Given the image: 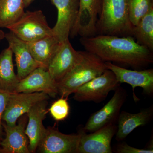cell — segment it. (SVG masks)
<instances>
[{"label": "cell", "mask_w": 153, "mask_h": 153, "mask_svg": "<svg viewBox=\"0 0 153 153\" xmlns=\"http://www.w3.org/2000/svg\"><path fill=\"white\" fill-rule=\"evenodd\" d=\"M10 93L0 89V142L2 140L4 132L2 123V116L4 111Z\"/></svg>", "instance_id": "cell-25"}, {"label": "cell", "mask_w": 153, "mask_h": 153, "mask_svg": "<svg viewBox=\"0 0 153 153\" xmlns=\"http://www.w3.org/2000/svg\"><path fill=\"white\" fill-rule=\"evenodd\" d=\"M107 69L113 72L118 82L126 83L131 85L135 101L138 99L135 94V88H142L144 94L152 95L153 94V69L132 70L117 66L111 62H105Z\"/></svg>", "instance_id": "cell-12"}, {"label": "cell", "mask_w": 153, "mask_h": 153, "mask_svg": "<svg viewBox=\"0 0 153 153\" xmlns=\"http://www.w3.org/2000/svg\"><path fill=\"white\" fill-rule=\"evenodd\" d=\"M81 58L74 68L57 83L58 92L67 98L77 88L102 74L107 69L105 62L87 51H81Z\"/></svg>", "instance_id": "cell-3"}, {"label": "cell", "mask_w": 153, "mask_h": 153, "mask_svg": "<svg viewBox=\"0 0 153 153\" xmlns=\"http://www.w3.org/2000/svg\"><path fill=\"white\" fill-rule=\"evenodd\" d=\"M152 107L145 108L137 113L122 111L120 113L117 118L118 124L116 139L122 140L134 129L149 123L153 117Z\"/></svg>", "instance_id": "cell-18"}, {"label": "cell", "mask_w": 153, "mask_h": 153, "mask_svg": "<svg viewBox=\"0 0 153 153\" xmlns=\"http://www.w3.org/2000/svg\"><path fill=\"white\" fill-rule=\"evenodd\" d=\"M69 111L70 107L67 98L63 97L55 101L49 109L52 117L57 121L66 119L69 114Z\"/></svg>", "instance_id": "cell-24"}, {"label": "cell", "mask_w": 153, "mask_h": 153, "mask_svg": "<svg viewBox=\"0 0 153 153\" xmlns=\"http://www.w3.org/2000/svg\"><path fill=\"white\" fill-rule=\"evenodd\" d=\"M61 43L55 36L52 35L27 43L36 62L42 67L48 69Z\"/></svg>", "instance_id": "cell-19"}, {"label": "cell", "mask_w": 153, "mask_h": 153, "mask_svg": "<svg viewBox=\"0 0 153 153\" xmlns=\"http://www.w3.org/2000/svg\"><path fill=\"white\" fill-rule=\"evenodd\" d=\"M102 0H79V12L69 37H89L96 34L97 22Z\"/></svg>", "instance_id": "cell-10"}, {"label": "cell", "mask_w": 153, "mask_h": 153, "mask_svg": "<svg viewBox=\"0 0 153 153\" xmlns=\"http://www.w3.org/2000/svg\"><path fill=\"white\" fill-rule=\"evenodd\" d=\"M115 152L117 153H153V149H145L133 147L125 143L117 145L116 148Z\"/></svg>", "instance_id": "cell-26"}, {"label": "cell", "mask_w": 153, "mask_h": 153, "mask_svg": "<svg viewBox=\"0 0 153 153\" xmlns=\"http://www.w3.org/2000/svg\"><path fill=\"white\" fill-rule=\"evenodd\" d=\"M47 100L39 102L27 113L28 122L25 133L29 139L30 153L36 152L38 143L46 129L43 122L47 113Z\"/></svg>", "instance_id": "cell-17"}, {"label": "cell", "mask_w": 153, "mask_h": 153, "mask_svg": "<svg viewBox=\"0 0 153 153\" xmlns=\"http://www.w3.org/2000/svg\"><path fill=\"white\" fill-rule=\"evenodd\" d=\"M127 0H102L97 22L96 35L132 37Z\"/></svg>", "instance_id": "cell-2"}, {"label": "cell", "mask_w": 153, "mask_h": 153, "mask_svg": "<svg viewBox=\"0 0 153 153\" xmlns=\"http://www.w3.org/2000/svg\"><path fill=\"white\" fill-rule=\"evenodd\" d=\"M5 37V33L0 29V43L3 39H4Z\"/></svg>", "instance_id": "cell-28"}, {"label": "cell", "mask_w": 153, "mask_h": 153, "mask_svg": "<svg viewBox=\"0 0 153 153\" xmlns=\"http://www.w3.org/2000/svg\"><path fill=\"white\" fill-rule=\"evenodd\" d=\"M81 51L72 47L69 39L61 42L58 50L48 66L52 79L58 83L68 74L80 60Z\"/></svg>", "instance_id": "cell-14"}, {"label": "cell", "mask_w": 153, "mask_h": 153, "mask_svg": "<svg viewBox=\"0 0 153 153\" xmlns=\"http://www.w3.org/2000/svg\"><path fill=\"white\" fill-rule=\"evenodd\" d=\"M126 97L125 90L118 86L109 101L101 109L91 115L82 128L83 130L86 133L93 132L109 124L114 123L117 120Z\"/></svg>", "instance_id": "cell-9"}, {"label": "cell", "mask_w": 153, "mask_h": 153, "mask_svg": "<svg viewBox=\"0 0 153 153\" xmlns=\"http://www.w3.org/2000/svg\"><path fill=\"white\" fill-rule=\"evenodd\" d=\"M129 19L133 26L153 9V0H127Z\"/></svg>", "instance_id": "cell-23"}, {"label": "cell", "mask_w": 153, "mask_h": 153, "mask_svg": "<svg viewBox=\"0 0 153 153\" xmlns=\"http://www.w3.org/2000/svg\"><path fill=\"white\" fill-rule=\"evenodd\" d=\"M120 83L112 71L106 69L95 78L79 87L74 92L73 98L78 102H101L111 91L115 90Z\"/></svg>", "instance_id": "cell-5"}, {"label": "cell", "mask_w": 153, "mask_h": 153, "mask_svg": "<svg viewBox=\"0 0 153 153\" xmlns=\"http://www.w3.org/2000/svg\"><path fill=\"white\" fill-rule=\"evenodd\" d=\"M10 32L27 43L53 35L52 28L47 23L42 11H27L7 28Z\"/></svg>", "instance_id": "cell-4"}, {"label": "cell", "mask_w": 153, "mask_h": 153, "mask_svg": "<svg viewBox=\"0 0 153 153\" xmlns=\"http://www.w3.org/2000/svg\"><path fill=\"white\" fill-rule=\"evenodd\" d=\"M23 0H0V29H7L25 13Z\"/></svg>", "instance_id": "cell-21"}, {"label": "cell", "mask_w": 153, "mask_h": 153, "mask_svg": "<svg viewBox=\"0 0 153 153\" xmlns=\"http://www.w3.org/2000/svg\"><path fill=\"white\" fill-rule=\"evenodd\" d=\"M5 38L15 55L17 75L19 80L27 76L36 68L41 66L33 58L27 42L19 39L10 32L5 33Z\"/></svg>", "instance_id": "cell-16"}, {"label": "cell", "mask_w": 153, "mask_h": 153, "mask_svg": "<svg viewBox=\"0 0 153 153\" xmlns=\"http://www.w3.org/2000/svg\"><path fill=\"white\" fill-rule=\"evenodd\" d=\"M80 134H66L55 128L45 129L38 143L36 152L41 153H76Z\"/></svg>", "instance_id": "cell-6"}, {"label": "cell", "mask_w": 153, "mask_h": 153, "mask_svg": "<svg viewBox=\"0 0 153 153\" xmlns=\"http://www.w3.org/2000/svg\"><path fill=\"white\" fill-rule=\"evenodd\" d=\"M13 54L9 47L0 53V89L10 93H15L20 81L14 71Z\"/></svg>", "instance_id": "cell-20"}, {"label": "cell", "mask_w": 153, "mask_h": 153, "mask_svg": "<svg viewBox=\"0 0 153 153\" xmlns=\"http://www.w3.org/2000/svg\"><path fill=\"white\" fill-rule=\"evenodd\" d=\"M18 124L13 126H8L2 121L5 137L0 142V153H30L29 139L25 129L28 122L27 114L18 120Z\"/></svg>", "instance_id": "cell-15"}, {"label": "cell", "mask_w": 153, "mask_h": 153, "mask_svg": "<svg viewBox=\"0 0 153 153\" xmlns=\"http://www.w3.org/2000/svg\"><path fill=\"white\" fill-rule=\"evenodd\" d=\"M23 1L25 4V8H27L35 0H23Z\"/></svg>", "instance_id": "cell-27"}, {"label": "cell", "mask_w": 153, "mask_h": 153, "mask_svg": "<svg viewBox=\"0 0 153 153\" xmlns=\"http://www.w3.org/2000/svg\"><path fill=\"white\" fill-rule=\"evenodd\" d=\"M49 96L43 92L10 94L3 114L2 121L13 126L19 118L26 114L36 103L48 100Z\"/></svg>", "instance_id": "cell-8"}, {"label": "cell", "mask_w": 153, "mask_h": 153, "mask_svg": "<svg viewBox=\"0 0 153 153\" xmlns=\"http://www.w3.org/2000/svg\"><path fill=\"white\" fill-rule=\"evenodd\" d=\"M43 92L55 98L58 94L57 83L48 69L39 67L19 81L15 93H32Z\"/></svg>", "instance_id": "cell-13"}, {"label": "cell", "mask_w": 153, "mask_h": 153, "mask_svg": "<svg viewBox=\"0 0 153 153\" xmlns=\"http://www.w3.org/2000/svg\"><path fill=\"white\" fill-rule=\"evenodd\" d=\"M132 37L138 44L153 50V9L133 29Z\"/></svg>", "instance_id": "cell-22"}, {"label": "cell", "mask_w": 153, "mask_h": 153, "mask_svg": "<svg viewBox=\"0 0 153 153\" xmlns=\"http://www.w3.org/2000/svg\"><path fill=\"white\" fill-rule=\"evenodd\" d=\"M85 51L98 56L104 62H114L134 68H143L153 62V54L131 36L97 35L81 37Z\"/></svg>", "instance_id": "cell-1"}, {"label": "cell", "mask_w": 153, "mask_h": 153, "mask_svg": "<svg viewBox=\"0 0 153 153\" xmlns=\"http://www.w3.org/2000/svg\"><path fill=\"white\" fill-rule=\"evenodd\" d=\"M117 129V126L114 123L89 134L81 129L78 132L80 137L76 153H112L111 140Z\"/></svg>", "instance_id": "cell-7"}, {"label": "cell", "mask_w": 153, "mask_h": 153, "mask_svg": "<svg viewBox=\"0 0 153 153\" xmlns=\"http://www.w3.org/2000/svg\"><path fill=\"white\" fill-rule=\"evenodd\" d=\"M57 10L56 24L52 28L53 35L60 42L69 39L79 12V0H50Z\"/></svg>", "instance_id": "cell-11"}]
</instances>
